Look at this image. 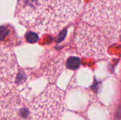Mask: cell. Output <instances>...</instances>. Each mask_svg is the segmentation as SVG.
<instances>
[{"label":"cell","instance_id":"1","mask_svg":"<svg viewBox=\"0 0 121 120\" xmlns=\"http://www.w3.org/2000/svg\"><path fill=\"white\" fill-rule=\"evenodd\" d=\"M84 0H18L15 18L37 33H56L81 14Z\"/></svg>","mask_w":121,"mask_h":120},{"label":"cell","instance_id":"2","mask_svg":"<svg viewBox=\"0 0 121 120\" xmlns=\"http://www.w3.org/2000/svg\"><path fill=\"white\" fill-rule=\"evenodd\" d=\"M82 11V21L101 30L112 44L119 40L121 0H91Z\"/></svg>","mask_w":121,"mask_h":120},{"label":"cell","instance_id":"3","mask_svg":"<svg viewBox=\"0 0 121 120\" xmlns=\"http://www.w3.org/2000/svg\"><path fill=\"white\" fill-rule=\"evenodd\" d=\"M65 108V92L54 84L28 104V114L25 120H61Z\"/></svg>","mask_w":121,"mask_h":120},{"label":"cell","instance_id":"4","mask_svg":"<svg viewBox=\"0 0 121 120\" xmlns=\"http://www.w3.org/2000/svg\"><path fill=\"white\" fill-rule=\"evenodd\" d=\"M111 42L99 29L81 21L75 35V45L79 54L83 57L104 59Z\"/></svg>","mask_w":121,"mask_h":120},{"label":"cell","instance_id":"5","mask_svg":"<svg viewBox=\"0 0 121 120\" xmlns=\"http://www.w3.org/2000/svg\"><path fill=\"white\" fill-rule=\"evenodd\" d=\"M18 73V65L12 47H0V98L13 91Z\"/></svg>","mask_w":121,"mask_h":120},{"label":"cell","instance_id":"6","mask_svg":"<svg viewBox=\"0 0 121 120\" xmlns=\"http://www.w3.org/2000/svg\"><path fill=\"white\" fill-rule=\"evenodd\" d=\"M29 103L13 91L0 98V120H25L28 114Z\"/></svg>","mask_w":121,"mask_h":120},{"label":"cell","instance_id":"7","mask_svg":"<svg viewBox=\"0 0 121 120\" xmlns=\"http://www.w3.org/2000/svg\"><path fill=\"white\" fill-rule=\"evenodd\" d=\"M18 43L17 34L10 24L0 25V47H12Z\"/></svg>","mask_w":121,"mask_h":120},{"label":"cell","instance_id":"8","mask_svg":"<svg viewBox=\"0 0 121 120\" xmlns=\"http://www.w3.org/2000/svg\"><path fill=\"white\" fill-rule=\"evenodd\" d=\"M81 65V60L79 57H69L67 61V68L71 70H76L79 69Z\"/></svg>","mask_w":121,"mask_h":120},{"label":"cell","instance_id":"9","mask_svg":"<svg viewBox=\"0 0 121 120\" xmlns=\"http://www.w3.org/2000/svg\"><path fill=\"white\" fill-rule=\"evenodd\" d=\"M25 38L26 42L33 44V43H35L38 40V35L35 32L29 30L26 33Z\"/></svg>","mask_w":121,"mask_h":120}]
</instances>
